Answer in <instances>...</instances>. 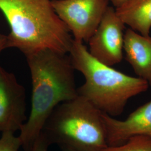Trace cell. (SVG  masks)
<instances>
[{
  "label": "cell",
  "mask_w": 151,
  "mask_h": 151,
  "mask_svg": "<svg viewBox=\"0 0 151 151\" xmlns=\"http://www.w3.org/2000/svg\"><path fill=\"white\" fill-rule=\"evenodd\" d=\"M25 57L32 77L31 111L18 137L23 150L30 151L54 109L78 94L68 54L47 49Z\"/></svg>",
  "instance_id": "cell-1"
},
{
  "label": "cell",
  "mask_w": 151,
  "mask_h": 151,
  "mask_svg": "<svg viewBox=\"0 0 151 151\" xmlns=\"http://www.w3.org/2000/svg\"><path fill=\"white\" fill-rule=\"evenodd\" d=\"M0 11L10 28L7 48L25 56L47 49L69 53L73 39L51 0H0Z\"/></svg>",
  "instance_id": "cell-2"
},
{
  "label": "cell",
  "mask_w": 151,
  "mask_h": 151,
  "mask_svg": "<svg viewBox=\"0 0 151 151\" xmlns=\"http://www.w3.org/2000/svg\"><path fill=\"white\" fill-rule=\"evenodd\" d=\"M68 54L75 70L85 79L77 88L78 95L110 116L121 115L129 99L148 88V83L143 79L127 75L95 59L83 43L73 40Z\"/></svg>",
  "instance_id": "cell-3"
},
{
  "label": "cell",
  "mask_w": 151,
  "mask_h": 151,
  "mask_svg": "<svg viewBox=\"0 0 151 151\" xmlns=\"http://www.w3.org/2000/svg\"><path fill=\"white\" fill-rule=\"evenodd\" d=\"M102 113L78 95L54 109L40 133L61 150L102 151L108 147Z\"/></svg>",
  "instance_id": "cell-4"
},
{
  "label": "cell",
  "mask_w": 151,
  "mask_h": 151,
  "mask_svg": "<svg viewBox=\"0 0 151 151\" xmlns=\"http://www.w3.org/2000/svg\"><path fill=\"white\" fill-rule=\"evenodd\" d=\"M57 15L78 42H87L109 6V0H51Z\"/></svg>",
  "instance_id": "cell-5"
},
{
  "label": "cell",
  "mask_w": 151,
  "mask_h": 151,
  "mask_svg": "<svg viewBox=\"0 0 151 151\" xmlns=\"http://www.w3.org/2000/svg\"><path fill=\"white\" fill-rule=\"evenodd\" d=\"M125 25L113 6H108L96 30L88 42L90 54L108 66L117 65L123 58Z\"/></svg>",
  "instance_id": "cell-6"
},
{
  "label": "cell",
  "mask_w": 151,
  "mask_h": 151,
  "mask_svg": "<svg viewBox=\"0 0 151 151\" xmlns=\"http://www.w3.org/2000/svg\"><path fill=\"white\" fill-rule=\"evenodd\" d=\"M26 112L25 88L0 65V133L20 131L27 120Z\"/></svg>",
  "instance_id": "cell-7"
},
{
  "label": "cell",
  "mask_w": 151,
  "mask_h": 151,
  "mask_svg": "<svg viewBox=\"0 0 151 151\" xmlns=\"http://www.w3.org/2000/svg\"><path fill=\"white\" fill-rule=\"evenodd\" d=\"M108 146H119L132 137L151 138V100L133 111L125 120H118L102 113Z\"/></svg>",
  "instance_id": "cell-8"
},
{
  "label": "cell",
  "mask_w": 151,
  "mask_h": 151,
  "mask_svg": "<svg viewBox=\"0 0 151 151\" xmlns=\"http://www.w3.org/2000/svg\"><path fill=\"white\" fill-rule=\"evenodd\" d=\"M123 52L138 77L151 86V36H144L130 28L124 32Z\"/></svg>",
  "instance_id": "cell-9"
},
{
  "label": "cell",
  "mask_w": 151,
  "mask_h": 151,
  "mask_svg": "<svg viewBox=\"0 0 151 151\" xmlns=\"http://www.w3.org/2000/svg\"><path fill=\"white\" fill-rule=\"evenodd\" d=\"M115 11L125 25L144 36L150 35L151 0H129Z\"/></svg>",
  "instance_id": "cell-10"
},
{
  "label": "cell",
  "mask_w": 151,
  "mask_h": 151,
  "mask_svg": "<svg viewBox=\"0 0 151 151\" xmlns=\"http://www.w3.org/2000/svg\"><path fill=\"white\" fill-rule=\"evenodd\" d=\"M102 151H151V138L136 135L119 146H108Z\"/></svg>",
  "instance_id": "cell-11"
},
{
  "label": "cell",
  "mask_w": 151,
  "mask_h": 151,
  "mask_svg": "<svg viewBox=\"0 0 151 151\" xmlns=\"http://www.w3.org/2000/svg\"><path fill=\"white\" fill-rule=\"evenodd\" d=\"M22 147L19 137L11 132L2 133L0 138V151H19Z\"/></svg>",
  "instance_id": "cell-12"
},
{
  "label": "cell",
  "mask_w": 151,
  "mask_h": 151,
  "mask_svg": "<svg viewBox=\"0 0 151 151\" xmlns=\"http://www.w3.org/2000/svg\"><path fill=\"white\" fill-rule=\"evenodd\" d=\"M50 146L48 142L45 138L43 135L40 133L30 151H48Z\"/></svg>",
  "instance_id": "cell-13"
},
{
  "label": "cell",
  "mask_w": 151,
  "mask_h": 151,
  "mask_svg": "<svg viewBox=\"0 0 151 151\" xmlns=\"http://www.w3.org/2000/svg\"><path fill=\"white\" fill-rule=\"evenodd\" d=\"M7 48V35L0 34V53Z\"/></svg>",
  "instance_id": "cell-14"
},
{
  "label": "cell",
  "mask_w": 151,
  "mask_h": 151,
  "mask_svg": "<svg viewBox=\"0 0 151 151\" xmlns=\"http://www.w3.org/2000/svg\"><path fill=\"white\" fill-rule=\"evenodd\" d=\"M115 9H117L121 6L123 5L125 3H126L129 0H109Z\"/></svg>",
  "instance_id": "cell-15"
},
{
  "label": "cell",
  "mask_w": 151,
  "mask_h": 151,
  "mask_svg": "<svg viewBox=\"0 0 151 151\" xmlns=\"http://www.w3.org/2000/svg\"><path fill=\"white\" fill-rule=\"evenodd\" d=\"M62 151H77L70 149H62Z\"/></svg>",
  "instance_id": "cell-16"
}]
</instances>
